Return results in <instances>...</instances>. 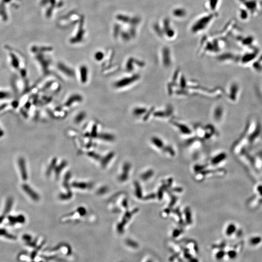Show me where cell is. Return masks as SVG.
Segmentation results:
<instances>
[{
	"mask_svg": "<svg viewBox=\"0 0 262 262\" xmlns=\"http://www.w3.org/2000/svg\"><path fill=\"white\" fill-rule=\"evenodd\" d=\"M186 11L183 8H176L173 11L174 16L178 17H183L186 15Z\"/></svg>",
	"mask_w": 262,
	"mask_h": 262,
	"instance_id": "277c9868",
	"label": "cell"
},
{
	"mask_svg": "<svg viewBox=\"0 0 262 262\" xmlns=\"http://www.w3.org/2000/svg\"><path fill=\"white\" fill-rule=\"evenodd\" d=\"M218 1V0H209L210 8H211L212 10H214L216 8Z\"/></svg>",
	"mask_w": 262,
	"mask_h": 262,
	"instance_id": "8992f818",
	"label": "cell"
},
{
	"mask_svg": "<svg viewBox=\"0 0 262 262\" xmlns=\"http://www.w3.org/2000/svg\"><path fill=\"white\" fill-rule=\"evenodd\" d=\"M138 78V75H134V76H132L130 77L123 78L122 80L118 81L116 83V87H118V88H120V87H126L127 85L133 83L134 81L136 80Z\"/></svg>",
	"mask_w": 262,
	"mask_h": 262,
	"instance_id": "7a4b0ae2",
	"label": "cell"
},
{
	"mask_svg": "<svg viewBox=\"0 0 262 262\" xmlns=\"http://www.w3.org/2000/svg\"><path fill=\"white\" fill-rule=\"evenodd\" d=\"M216 15V14L214 13L207 15L201 17L196 21L195 24L193 25L191 28L192 31L194 33H196L204 30L208 26L210 22L212 21V19H213Z\"/></svg>",
	"mask_w": 262,
	"mask_h": 262,
	"instance_id": "6da1fadb",
	"label": "cell"
},
{
	"mask_svg": "<svg viewBox=\"0 0 262 262\" xmlns=\"http://www.w3.org/2000/svg\"><path fill=\"white\" fill-rule=\"evenodd\" d=\"M81 77V80L82 82L85 83L87 80V70L86 67L83 66L80 68Z\"/></svg>",
	"mask_w": 262,
	"mask_h": 262,
	"instance_id": "5b68a950",
	"label": "cell"
},
{
	"mask_svg": "<svg viewBox=\"0 0 262 262\" xmlns=\"http://www.w3.org/2000/svg\"><path fill=\"white\" fill-rule=\"evenodd\" d=\"M164 31L166 33V36H167L169 38H172L174 36V31L171 28L169 25V21L167 19L164 21Z\"/></svg>",
	"mask_w": 262,
	"mask_h": 262,
	"instance_id": "3957f363",
	"label": "cell"
}]
</instances>
